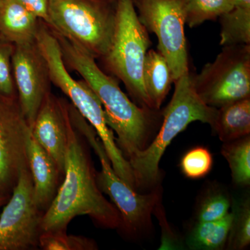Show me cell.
<instances>
[{
	"label": "cell",
	"instance_id": "cell-16",
	"mask_svg": "<svg viewBox=\"0 0 250 250\" xmlns=\"http://www.w3.org/2000/svg\"><path fill=\"white\" fill-rule=\"evenodd\" d=\"M212 129L223 143L250 134V98L218 108Z\"/></svg>",
	"mask_w": 250,
	"mask_h": 250
},
{
	"label": "cell",
	"instance_id": "cell-24",
	"mask_svg": "<svg viewBox=\"0 0 250 250\" xmlns=\"http://www.w3.org/2000/svg\"><path fill=\"white\" fill-rule=\"evenodd\" d=\"M213 163V156L207 148L195 147L182 158L180 168L187 178L200 179L209 173Z\"/></svg>",
	"mask_w": 250,
	"mask_h": 250
},
{
	"label": "cell",
	"instance_id": "cell-12",
	"mask_svg": "<svg viewBox=\"0 0 250 250\" xmlns=\"http://www.w3.org/2000/svg\"><path fill=\"white\" fill-rule=\"evenodd\" d=\"M31 133L63 172L67 144L65 99L47 94L38 112Z\"/></svg>",
	"mask_w": 250,
	"mask_h": 250
},
{
	"label": "cell",
	"instance_id": "cell-8",
	"mask_svg": "<svg viewBox=\"0 0 250 250\" xmlns=\"http://www.w3.org/2000/svg\"><path fill=\"white\" fill-rule=\"evenodd\" d=\"M86 141L98 156L101 164V171L95 175L99 188L110 197L119 212L121 226L131 234H138L147 230L152 225L151 215L160 202L159 188L149 193H139L113 170L98 135H88Z\"/></svg>",
	"mask_w": 250,
	"mask_h": 250
},
{
	"label": "cell",
	"instance_id": "cell-29",
	"mask_svg": "<svg viewBox=\"0 0 250 250\" xmlns=\"http://www.w3.org/2000/svg\"><path fill=\"white\" fill-rule=\"evenodd\" d=\"M1 1H2V0H0V4H1Z\"/></svg>",
	"mask_w": 250,
	"mask_h": 250
},
{
	"label": "cell",
	"instance_id": "cell-23",
	"mask_svg": "<svg viewBox=\"0 0 250 250\" xmlns=\"http://www.w3.org/2000/svg\"><path fill=\"white\" fill-rule=\"evenodd\" d=\"M231 199L220 188L212 189L204 195L196 211L197 221H214L225 218L231 207Z\"/></svg>",
	"mask_w": 250,
	"mask_h": 250
},
{
	"label": "cell",
	"instance_id": "cell-6",
	"mask_svg": "<svg viewBox=\"0 0 250 250\" xmlns=\"http://www.w3.org/2000/svg\"><path fill=\"white\" fill-rule=\"evenodd\" d=\"M192 80L198 96L211 107L250 98V45L223 47L213 62L192 73Z\"/></svg>",
	"mask_w": 250,
	"mask_h": 250
},
{
	"label": "cell",
	"instance_id": "cell-27",
	"mask_svg": "<svg viewBox=\"0 0 250 250\" xmlns=\"http://www.w3.org/2000/svg\"><path fill=\"white\" fill-rule=\"evenodd\" d=\"M250 8V0H233V7Z\"/></svg>",
	"mask_w": 250,
	"mask_h": 250
},
{
	"label": "cell",
	"instance_id": "cell-1",
	"mask_svg": "<svg viewBox=\"0 0 250 250\" xmlns=\"http://www.w3.org/2000/svg\"><path fill=\"white\" fill-rule=\"evenodd\" d=\"M52 31L58 40L65 66L77 72L101 102L106 124L116 133L117 145L125 157L128 160L147 147L160 121L159 110L139 106L131 101L118 80L102 70L93 56L73 41Z\"/></svg>",
	"mask_w": 250,
	"mask_h": 250
},
{
	"label": "cell",
	"instance_id": "cell-22",
	"mask_svg": "<svg viewBox=\"0 0 250 250\" xmlns=\"http://www.w3.org/2000/svg\"><path fill=\"white\" fill-rule=\"evenodd\" d=\"M39 246L45 250H94L96 243L84 236L67 234L66 231L42 232Z\"/></svg>",
	"mask_w": 250,
	"mask_h": 250
},
{
	"label": "cell",
	"instance_id": "cell-19",
	"mask_svg": "<svg viewBox=\"0 0 250 250\" xmlns=\"http://www.w3.org/2000/svg\"><path fill=\"white\" fill-rule=\"evenodd\" d=\"M221 154L228 161L233 184L248 187L250 184V136L224 143Z\"/></svg>",
	"mask_w": 250,
	"mask_h": 250
},
{
	"label": "cell",
	"instance_id": "cell-7",
	"mask_svg": "<svg viewBox=\"0 0 250 250\" xmlns=\"http://www.w3.org/2000/svg\"><path fill=\"white\" fill-rule=\"evenodd\" d=\"M140 22L155 34L174 82L189 72L185 36L187 0H132Z\"/></svg>",
	"mask_w": 250,
	"mask_h": 250
},
{
	"label": "cell",
	"instance_id": "cell-11",
	"mask_svg": "<svg viewBox=\"0 0 250 250\" xmlns=\"http://www.w3.org/2000/svg\"><path fill=\"white\" fill-rule=\"evenodd\" d=\"M31 127L17 99L0 97V192L13 190L20 174L29 168L27 139Z\"/></svg>",
	"mask_w": 250,
	"mask_h": 250
},
{
	"label": "cell",
	"instance_id": "cell-25",
	"mask_svg": "<svg viewBox=\"0 0 250 250\" xmlns=\"http://www.w3.org/2000/svg\"><path fill=\"white\" fill-rule=\"evenodd\" d=\"M15 45L0 36V97L17 99V90L12 71Z\"/></svg>",
	"mask_w": 250,
	"mask_h": 250
},
{
	"label": "cell",
	"instance_id": "cell-18",
	"mask_svg": "<svg viewBox=\"0 0 250 250\" xmlns=\"http://www.w3.org/2000/svg\"><path fill=\"white\" fill-rule=\"evenodd\" d=\"M222 47L250 45V8L233 7L219 18Z\"/></svg>",
	"mask_w": 250,
	"mask_h": 250
},
{
	"label": "cell",
	"instance_id": "cell-13",
	"mask_svg": "<svg viewBox=\"0 0 250 250\" xmlns=\"http://www.w3.org/2000/svg\"><path fill=\"white\" fill-rule=\"evenodd\" d=\"M27 156L34 200L39 209L45 211L57 194L61 171L52 156L34 139L31 129L27 139Z\"/></svg>",
	"mask_w": 250,
	"mask_h": 250
},
{
	"label": "cell",
	"instance_id": "cell-15",
	"mask_svg": "<svg viewBox=\"0 0 250 250\" xmlns=\"http://www.w3.org/2000/svg\"><path fill=\"white\" fill-rule=\"evenodd\" d=\"M143 82L151 106L153 109L160 110L174 81L167 61L159 51H147L143 65Z\"/></svg>",
	"mask_w": 250,
	"mask_h": 250
},
{
	"label": "cell",
	"instance_id": "cell-14",
	"mask_svg": "<svg viewBox=\"0 0 250 250\" xmlns=\"http://www.w3.org/2000/svg\"><path fill=\"white\" fill-rule=\"evenodd\" d=\"M40 21L16 0L1 1L0 36L14 45L36 41Z\"/></svg>",
	"mask_w": 250,
	"mask_h": 250
},
{
	"label": "cell",
	"instance_id": "cell-2",
	"mask_svg": "<svg viewBox=\"0 0 250 250\" xmlns=\"http://www.w3.org/2000/svg\"><path fill=\"white\" fill-rule=\"evenodd\" d=\"M65 99L67 144L63 182L41 220L42 232L66 231L72 219L88 215L98 225L116 229L121 218L115 206L104 197L96 182L91 160L74 125Z\"/></svg>",
	"mask_w": 250,
	"mask_h": 250
},
{
	"label": "cell",
	"instance_id": "cell-28",
	"mask_svg": "<svg viewBox=\"0 0 250 250\" xmlns=\"http://www.w3.org/2000/svg\"><path fill=\"white\" fill-rule=\"evenodd\" d=\"M3 201H4V196L2 195V193L0 192V206L2 204Z\"/></svg>",
	"mask_w": 250,
	"mask_h": 250
},
{
	"label": "cell",
	"instance_id": "cell-5",
	"mask_svg": "<svg viewBox=\"0 0 250 250\" xmlns=\"http://www.w3.org/2000/svg\"><path fill=\"white\" fill-rule=\"evenodd\" d=\"M117 4L118 0H49L46 24L99 60L111 45Z\"/></svg>",
	"mask_w": 250,
	"mask_h": 250
},
{
	"label": "cell",
	"instance_id": "cell-3",
	"mask_svg": "<svg viewBox=\"0 0 250 250\" xmlns=\"http://www.w3.org/2000/svg\"><path fill=\"white\" fill-rule=\"evenodd\" d=\"M173 95L161 115L160 129L152 142L142 151L130 157V166L134 172L136 188H149L158 184L160 179L159 163L172 140L195 121L214 123L218 108L203 103L197 95L190 71L174 82Z\"/></svg>",
	"mask_w": 250,
	"mask_h": 250
},
{
	"label": "cell",
	"instance_id": "cell-10",
	"mask_svg": "<svg viewBox=\"0 0 250 250\" xmlns=\"http://www.w3.org/2000/svg\"><path fill=\"white\" fill-rule=\"evenodd\" d=\"M12 71L20 107L31 128L51 91L48 65L36 41L15 45Z\"/></svg>",
	"mask_w": 250,
	"mask_h": 250
},
{
	"label": "cell",
	"instance_id": "cell-26",
	"mask_svg": "<svg viewBox=\"0 0 250 250\" xmlns=\"http://www.w3.org/2000/svg\"><path fill=\"white\" fill-rule=\"evenodd\" d=\"M26 9L47 24L49 21V0H16Z\"/></svg>",
	"mask_w": 250,
	"mask_h": 250
},
{
	"label": "cell",
	"instance_id": "cell-4",
	"mask_svg": "<svg viewBox=\"0 0 250 250\" xmlns=\"http://www.w3.org/2000/svg\"><path fill=\"white\" fill-rule=\"evenodd\" d=\"M151 41L140 22L132 0H118L116 25L108 52L99 60L104 72L124 83L139 106H151L143 82V65Z\"/></svg>",
	"mask_w": 250,
	"mask_h": 250
},
{
	"label": "cell",
	"instance_id": "cell-21",
	"mask_svg": "<svg viewBox=\"0 0 250 250\" xmlns=\"http://www.w3.org/2000/svg\"><path fill=\"white\" fill-rule=\"evenodd\" d=\"M233 8V0H187L186 24L190 28L215 21Z\"/></svg>",
	"mask_w": 250,
	"mask_h": 250
},
{
	"label": "cell",
	"instance_id": "cell-9",
	"mask_svg": "<svg viewBox=\"0 0 250 250\" xmlns=\"http://www.w3.org/2000/svg\"><path fill=\"white\" fill-rule=\"evenodd\" d=\"M13 194L0 215V250H27L39 246L42 215L36 205L29 168L20 174Z\"/></svg>",
	"mask_w": 250,
	"mask_h": 250
},
{
	"label": "cell",
	"instance_id": "cell-20",
	"mask_svg": "<svg viewBox=\"0 0 250 250\" xmlns=\"http://www.w3.org/2000/svg\"><path fill=\"white\" fill-rule=\"evenodd\" d=\"M233 220L227 241V249L241 250L250 243V197L233 200Z\"/></svg>",
	"mask_w": 250,
	"mask_h": 250
},
{
	"label": "cell",
	"instance_id": "cell-17",
	"mask_svg": "<svg viewBox=\"0 0 250 250\" xmlns=\"http://www.w3.org/2000/svg\"><path fill=\"white\" fill-rule=\"evenodd\" d=\"M233 220L229 212L214 221H197L188 233L186 244L190 250H220L225 248Z\"/></svg>",
	"mask_w": 250,
	"mask_h": 250
}]
</instances>
